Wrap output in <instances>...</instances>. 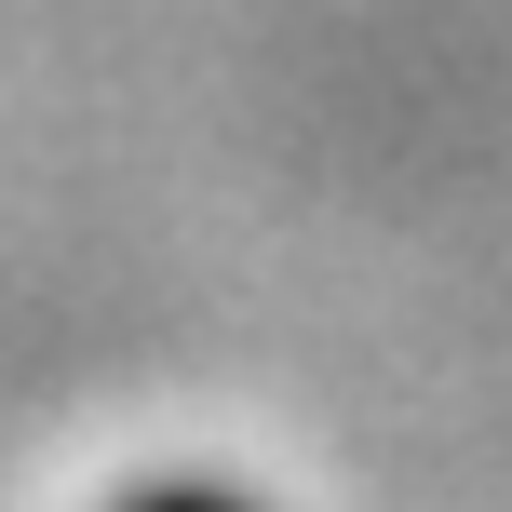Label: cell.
<instances>
[{
	"instance_id": "6da1fadb",
	"label": "cell",
	"mask_w": 512,
	"mask_h": 512,
	"mask_svg": "<svg viewBox=\"0 0 512 512\" xmlns=\"http://www.w3.org/2000/svg\"><path fill=\"white\" fill-rule=\"evenodd\" d=\"M122 512H256V499H216V486H149V499H122Z\"/></svg>"
}]
</instances>
